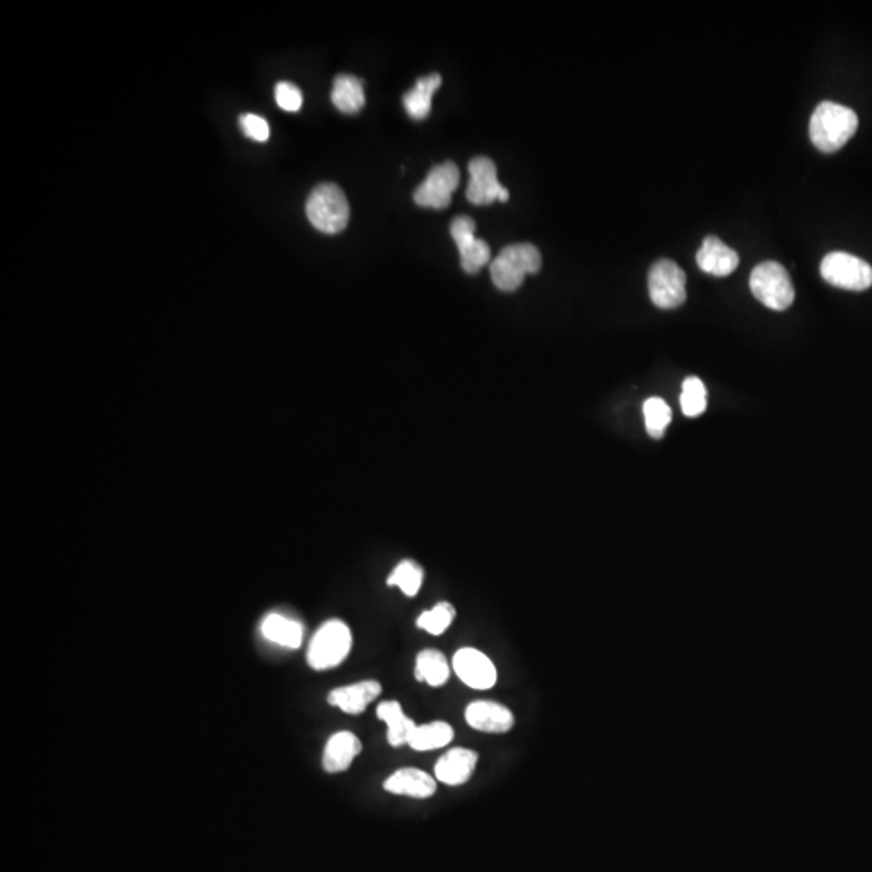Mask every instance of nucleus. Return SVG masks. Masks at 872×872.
Here are the masks:
<instances>
[{
    "label": "nucleus",
    "mask_w": 872,
    "mask_h": 872,
    "mask_svg": "<svg viewBox=\"0 0 872 872\" xmlns=\"http://www.w3.org/2000/svg\"><path fill=\"white\" fill-rule=\"evenodd\" d=\"M856 128L855 110L831 101L821 102L811 115L810 138L819 151L835 152L852 139Z\"/></svg>",
    "instance_id": "nucleus-1"
},
{
    "label": "nucleus",
    "mask_w": 872,
    "mask_h": 872,
    "mask_svg": "<svg viewBox=\"0 0 872 872\" xmlns=\"http://www.w3.org/2000/svg\"><path fill=\"white\" fill-rule=\"evenodd\" d=\"M306 214L314 228L327 235H335L348 227L351 210L340 186L323 183L312 189L307 199Z\"/></svg>",
    "instance_id": "nucleus-2"
},
{
    "label": "nucleus",
    "mask_w": 872,
    "mask_h": 872,
    "mask_svg": "<svg viewBox=\"0 0 872 872\" xmlns=\"http://www.w3.org/2000/svg\"><path fill=\"white\" fill-rule=\"evenodd\" d=\"M541 254L533 244H511L491 264V280L501 291H516L530 273L540 272Z\"/></svg>",
    "instance_id": "nucleus-3"
},
{
    "label": "nucleus",
    "mask_w": 872,
    "mask_h": 872,
    "mask_svg": "<svg viewBox=\"0 0 872 872\" xmlns=\"http://www.w3.org/2000/svg\"><path fill=\"white\" fill-rule=\"evenodd\" d=\"M353 645V635L348 625L338 619L325 622L314 637L307 650V664L315 671H327L340 666L348 658Z\"/></svg>",
    "instance_id": "nucleus-4"
},
{
    "label": "nucleus",
    "mask_w": 872,
    "mask_h": 872,
    "mask_svg": "<svg viewBox=\"0 0 872 872\" xmlns=\"http://www.w3.org/2000/svg\"><path fill=\"white\" fill-rule=\"evenodd\" d=\"M750 286L755 298L772 311H785L795 301V286L789 272L779 262L756 265L751 272Z\"/></svg>",
    "instance_id": "nucleus-5"
},
{
    "label": "nucleus",
    "mask_w": 872,
    "mask_h": 872,
    "mask_svg": "<svg viewBox=\"0 0 872 872\" xmlns=\"http://www.w3.org/2000/svg\"><path fill=\"white\" fill-rule=\"evenodd\" d=\"M821 275L832 286L848 291H864L872 286V267L866 260L848 252H831L821 262Z\"/></svg>",
    "instance_id": "nucleus-6"
},
{
    "label": "nucleus",
    "mask_w": 872,
    "mask_h": 872,
    "mask_svg": "<svg viewBox=\"0 0 872 872\" xmlns=\"http://www.w3.org/2000/svg\"><path fill=\"white\" fill-rule=\"evenodd\" d=\"M684 270L674 260L661 259L653 264L648 275V290L654 306L659 309H675L687 299Z\"/></svg>",
    "instance_id": "nucleus-7"
},
{
    "label": "nucleus",
    "mask_w": 872,
    "mask_h": 872,
    "mask_svg": "<svg viewBox=\"0 0 872 872\" xmlns=\"http://www.w3.org/2000/svg\"><path fill=\"white\" fill-rule=\"evenodd\" d=\"M459 178V168L454 162L436 165L430 170L424 183L416 189L414 202L420 207L446 209L459 186Z\"/></svg>",
    "instance_id": "nucleus-8"
},
{
    "label": "nucleus",
    "mask_w": 872,
    "mask_h": 872,
    "mask_svg": "<svg viewBox=\"0 0 872 872\" xmlns=\"http://www.w3.org/2000/svg\"><path fill=\"white\" fill-rule=\"evenodd\" d=\"M470 181L467 199L475 206H487L491 202H508L509 191L498 181V170L488 157H475L469 164Z\"/></svg>",
    "instance_id": "nucleus-9"
},
{
    "label": "nucleus",
    "mask_w": 872,
    "mask_h": 872,
    "mask_svg": "<svg viewBox=\"0 0 872 872\" xmlns=\"http://www.w3.org/2000/svg\"><path fill=\"white\" fill-rule=\"evenodd\" d=\"M451 236L459 249L462 269L474 275L490 262L491 251L483 239L475 238V222L467 215L456 217L451 223Z\"/></svg>",
    "instance_id": "nucleus-10"
},
{
    "label": "nucleus",
    "mask_w": 872,
    "mask_h": 872,
    "mask_svg": "<svg viewBox=\"0 0 872 872\" xmlns=\"http://www.w3.org/2000/svg\"><path fill=\"white\" fill-rule=\"evenodd\" d=\"M453 669L457 677L475 690H490L495 687L498 672L495 664L482 651L475 648H461L453 658Z\"/></svg>",
    "instance_id": "nucleus-11"
},
{
    "label": "nucleus",
    "mask_w": 872,
    "mask_h": 872,
    "mask_svg": "<svg viewBox=\"0 0 872 872\" xmlns=\"http://www.w3.org/2000/svg\"><path fill=\"white\" fill-rule=\"evenodd\" d=\"M466 721L472 729L485 734H506L514 727L511 709L496 701H474L466 708Z\"/></svg>",
    "instance_id": "nucleus-12"
},
{
    "label": "nucleus",
    "mask_w": 872,
    "mask_h": 872,
    "mask_svg": "<svg viewBox=\"0 0 872 872\" xmlns=\"http://www.w3.org/2000/svg\"><path fill=\"white\" fill-rule=\"evenodd\" d=\"M478 753L469 748H451L435 764V777L443 784L457 787L469 782L477 768Z\"/></svg>",
    "instance_id": "nucleus-13"
},
{
    "label": "nucleus",
    "mask_w": 872,
    "mask_h": 872,
    "mask_svg": "<svg viewBox=\"0 0 872 872\" xmlns=\"http://www.w3.org/2000/svg\"><path fill=\"white\" fill-rule=\"evenodd\" d=\"M696 262L700 265V269L709 275L729 277L730 273L737 270L740 259L734 249L722 243V239L708 236L701 244L700 251L696 252Z\"/></svg>",
    "instance_id": "nucleus-14"
},
{
    "label": "nucleus",
    "mask_w": 872,
    "mask_h": 872,
    "mask_svg": "<svg viewBox=\"0 0 872 872\" xmlns=\"http://www.w3.org/2000/svg\"><path fill=\"white\" fill-rule=\"evenodd\" d=\"M382 693V685L377 680H362L348 687L335 688L328 693V703L340 708L346 714H362L365 708L377 700Z\"/></svg>",
    "instance_id": "nucleus-15"
},
{
    "label": "nucleus",
    "mask_w": 872,
    "mask_h": 872,
    "mask_svg": "<svg viewBox=\"0 0 872 872\" xmlns=\"http://www.w3.org/2000/svg\"><path fill=\"white\" fill-rule=\"evenodd\" d=\"M362 743L353 732H338L328 738L323 750V771L328 774L348 771L354 758L361 755Z\"/></svg>",
    "instance_id": "nucleus-16"
},
{
    "label": "nucleus",
    "mask_w": 872,
    "mask_h": 872,
    "mask_svg": "<svg viewBox=\"0 0 872 872\" xmlns=\"http://www.w3.org/2000/svg\"><path fill=\"white\" fill-rule=\"evenodd\" d=\"M386 792L395 795H407V797L424 798L433 797L436 793V782L430 774L416 768H404L393 772L383 784Z\"/></svg>",
    "instance_id": "nucleus-17"
},
{
    "label": "nucleus",
    "mask_w": 872,
    "mask_h": 872,
    "mask_svg": "<svg viewBox=\"0 0 872 872\" xmlns=\"http://www.w3.org/2000/svg\"><path fill=\"white\" fill-rule=\"evenodd\" d=\"M377 717L380 721L386 722L388 732H386V740L391 747H403L409 743V738L414 734L417 724L412 721L411 717L404 714L403 706L399 701H383L377 708Z\"/></svg>",
    "instance_id": "nucleus-18"
},
{
    "label": "nucleus",
    "mask_w": 872,
    "mask_h": 872,
    "mask_svg": "<svg viewBox=\"0 0 872 872\" xmlns=\"http://www.w3.org/2000/svg\"><path fill=\"white\" fill-rule=\"evenodd\" d=\"M260 632L269 642L275 645L285 646L291 650H298L304 637V629L301 622L293 621L283 614H269L260 624Z\"/></svg>",
    "instance_id": "nucleus-19"
},
{
    "label": "nucleus",
    "mask_w": 872,
    "mask_h": 872,
    "mask_svg": "<svg viewBox=\"0 0 872 872\" xmlns=\"http://www.w3.org/2000/svg\"><path fill=\"white\" fill-rule=\"evenodd\" d=\"M441 76L438 73L417 80L416 86L404 94L403 104L407 115L414 120H424L432 110V97L440 88Z\"/></svg>",
    "instance_id": "nucleus-20"
},
{
    "label": "nucleus",
    "mask_w": 872,
    "mask_h": 872,
    "mask_svg": "<svg viewBox=\"0 0 872 872\" xmlns=\"http://www.w3.org/2000/svg\"><path fill=\"white\" fill-rule=\"evenodd\" d=\"M332 102L343 114H357L365 105L364 83L353 75L336 76Z\"/></svg>",
    "instance_id": "nucleus-21"
},
{
    "label": "nucleus",
    "mask_w": 872,
    "mask_h": 872,
    "mask_svg": "<svg viewBox=\"0 0 872 872\" xmlns=\"http://www.w3.org/2000/svg\"><path fill=\"white\" fill-rule=\"evenodd\" d=\"M414 674L419 682H427L430 687H443L451 671L445 654L438 650H424L417 654Z\"/></svg>",
    "instance_id": "nucleus-22"
},
{
    "label": "nucleus",
    "mask_w": 872,
    "mask_h": 872,
    "mask_svg": "<svg viewBox=\"0 0 872 872\" xmlns=\"http://www.w3.org/2000/svg\"><path fill=\"white\" fill-rule=\"evenodd\" d=\"M454 730L448 722L435 721L424 726H417L409 738V747L416 751H430L436 748L448 747L453 742Z\"/></svg>",
    "instance_id": "nucleus-23"
},
{
    "label": "nucleus",
    "mask_w": 872,
    "mask_h": 872,
    "mask_svg": "<svg viewBox=\"0 0 872 872\" xmlns=\"http://www.w3.org/2000/svg\"><path fill=\"white\" fill-rule=\"evenodd\" d=\"M386 583L390 587H399L406 596H416L424 583V569L414 561L399 562L393 569Z\"/></svg>",
    "instance_id": "nucleus-24"
},
{
    "label": "nucleus",
    "mask_w": 872,
    "mask_h": 872,
    "mask_svg": "<svg viewBox=\"0 0 872 872\" xmlns=\"http://www.w3.org/2000/svg\"><path fill=\"white\" fill-rule=\"evenodd\" d=\"M643 416H645L646 432L654 440L663 438L666 428L672 420L671 407L661 398L646 399L643 404Z\"/></svg>",
    "instance_id": "nucleus-25"
},
{
    "label": "nucleus",
    "mask_w": 872,
    "mask_h": 872,
    "mask_svg": "<svg viewBox=\"0 0 872 872\" xmlns=\"http://www.w3.org/2000/svg\"><path fill=\"white\" fill-rule=\"evenodd\" d=\"M680 406L685 416L698 417L706 411L708 406V393H706L705 383L701 382L698 377L685 378L682 383V396H680Z\"/></svg>",
    "instance_id": "nucleus-26"
},
{
    "label": "nucleus",
    "mask_w": 872,
    "mask_h": 872,
    "mask_svg": "<svg viewBox=\"0 0 872 872\" xmlns=\"http://www.w3.org/2000/svg\"><path fill=\"white\" fill-rule=\"evenodd\" d=\"M456 617V609L453 604L438 603L435 608L420 614L417 619V627L425 630L428 634L441 635L449 629Z\"/></svg>",
    "instance_id": "nucleus-27"
},
{
    "label": "nucleus",
    "mask_w": 872,
    "mask_h": 872,
    "mask_svg": "<svg viewBox=\"0 0 872 872\" xmlns=\"http://www.w3.org/2000/svg\"><path fill=\"white\" fill-rule=\"evenodd\" d=\"M275 101L285 112H298L302 107L301 89L293 83H278L275 86Z\"/></svg>",
    "instance_id": "nucleus-28"
},
{
    "label": "nucleus",
    "mask_w": 872,
    "mask_h": 872,
    "mask_svg": "<svg viewBox=\"0 0 872 872\" xmlns=\"http://www.w3.org/2000/svg\"><path fill=\"white\" fill-rule=\"evenodd\" d=\"M239 126L243 130L244 135L249 139L265 143L270 136L269 123L265 118L259 117L256 114H244L239 117Z\"/></svg>",
    "instance_id": "nucleus-29"
}]
</instances>
